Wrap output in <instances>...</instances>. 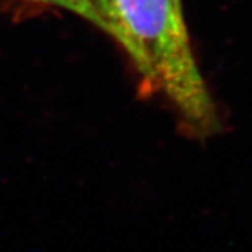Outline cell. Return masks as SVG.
Listing matches in <instances>:
<instances>
[{"mask_svg": "<svg viewBox=\"0 0 252 252\" xmlns=\"http://www.w3.org/2000/svg\"><path fill=\"white\" fill-rule=\"evenodd\" d=\"M90 1L94 4V7L98 10L101 17L107 21L109 27V36H112L118 44L125 49L126 54L132 59V62L136 64L144 83H147L152 87V77H150V72L147 69V64L144 62L142 54L139 52L137 46L135 45L133 39L129 35L127 30L125 28L122 17L118 11L115 0H90Z\"/></svg>", "mask_w": 252, "mask_h": 252, "instance_id": "2", "label": "cell"}, {"mask_svg": "<svg viewBox=\"0 0 252 252\" xmlns=\"http://www.w3.org/2000/svg\"><path fill=\"white\" fill-rule=\"evenodd\" d=\"M27 1H35V3H44L48 6H55L59 9L66 10L69 13L76 14L77 17L89 21L90 24L104 31L109 35V27L107 21L101 17L98 10L94 7L90 0H27Z\"/></svg>", "mask_w": 252, "mask_h": 252, "instance_id": "3", "label": "cell"}, {"mask_svg": "<svg viewBox=\"0 0 252 252\" xmlns=\"http://www.w3.org/2000/svg\"><path fill=\"white\" fill-rule=\"evenodd\" d=\"M152 77L192 135L217 132L220 121L192 51L181 0H115Z\"/></svg>", "mask_w": 252, "mask_h": 252, "instance_id": "1", "label": "cell"}]
</instances>
